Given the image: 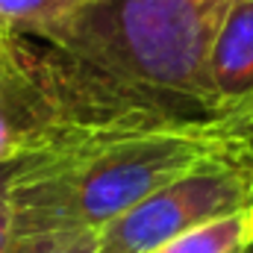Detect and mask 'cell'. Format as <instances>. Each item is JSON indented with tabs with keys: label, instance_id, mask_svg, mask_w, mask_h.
Returning <instances> with one entry per match:
<instances>
[{
	"label": "cell",
	"instance_id": "1",
	"mask_svg": "<svg viewBox=\"0 0 253 253\" xmlns=\"http://www.w3.org/2000/svg\"><path fill=\"white\" fill-rule=\"evenodd\" d=\"M227 3L85 0L42 42L80 80L156 124L215 126L206 56Z\"/></svg>",
	"mask_w": 253,
	"mask_h": 253
},
{
	"label": "cell",
	"instance_id": "2",
	"mask_svg": "<svg viewBox=\"0 0 253 253\" xmlns=\"http://www.w3.org/2000/svg\"><path fill=\"white\" fill-rule=\"evenodd\" d=\"M236 138L215 126L88 129L18 159L12 236L100 230Z\"/></svg>",
	"mask_w": 253,
	"mask_h": 253
},
{
	"label": "cell",
	"instance_id": "3",
	"mask_svg": "<svg viewBox=\"0 0 253 253\" xmlns=\"http://www.w3.org/2000/svg\"><path fill=\"white\" fill-rule=\"evenodd\" d=\"M150 124L91 91L47 44L12 36L0 65V165L39 153L74 132Z\"/></svg>",
	"mask_w": 253,
	"mask_h": 253
},
{
	"label": "cell",
	"instance_id": "4",
	"mask_svg": "<svg viewBox=\"0 0 253 253\" xmlns=\"http://www.w3.org/2000/svg\"><path fill=\"white\" fill-rule=\"evenodd\" d=\"M248 206H253V162L236 138L100 227V253H150L197 224Z\"/></svg>",
	"mask_w": 253,
	"mask_h": 253
},
{
	"label": "cell",
	"instance_id": "5",
	"mask_svg": "<svg viewBox=\"0 0 253 253\" xmlns=\"http://www.w3.org/2000/svg\"><path fill=\"white\" fill-rule=\"evenodd\" d=\"M209 118L230 138L253 129V0H230L206 56Z\"/></svg>",
	"mask_w": 253,
	"mask_h": 253
},
{
	"label": "cell",
	"instance_id": "6",
	"mask_svg": "<svg viewBox=\"0 0 253 253\" xmlns=\"http://www.w3.org/2000/svg\"><path fill=\"white\" fill-rule=\"evenodd\" d=\"M253 248V206L197 224L150 253H248Z\"/></svg>",
	"mask_w": 253,
	"mask_h": 253
},
{
	"label": "cell",
	"instance_id": "7",
	"mask_svg": "<svg viewBox=\"0 0 253 253\" xmlns=\"http://www.w3.org/2000/svg\"><path fill=\"white\" fill-rule=\"evenodd\" d=\"M85 0H0V30L21 39H47Z\"/></svg>",
	"mask_w": 253,
	"mask_h": 253
},
{
	"label": "cell",
	"instance_id": "8",
	"mask_svg": "<svg viewBox=\"0 0 253 253\" xmlns=\"http://www.w3.org/2000/svg\"><path fill=\"white\" fill-rule=\"evenodd\" d=\"M6 253H100L94 230H59L36 236H12Z\"/></svg>",
	"mask_w": 253,
	"mask_h": 253
},
{
	"label": "cell",
	"instance_id": "9",
	"mask_svg": "<svg viewBox=\"0 0 253 253\" xmlns=\"http://www.w3.org/2000/svg\"><path fill=\"white\" fill-rule=\"evenodd\" d=\"M15 165H18V162L0 165V253H6L9 245H12V203H9V186H12Z\"/></svg>",
	"mask_w": 253,
	"mask_h": 253
},
{
	"label": "cell",
	"instance_id": "10",
	"mask_svg": "<svg viewBox=\"0 0 253 253\" xmlns=\"http://www.w3.org/2000/svg\"><path fill=\"white\" fill-rule=\"evenodd\" d=\"M239 144H242V150H245V153L251 156V162H253V129H248V132H245V135L239 138Z\"/></svg>",
	"mask_w": 253,
	"mask_h": 253
},
{
	"label": "cell",
	"instance_id": "11",
	"mask_svg": "<svg viewBox=\"0 0 253 253\" xmlns=\"http://www.w3.org/2000/svg\"><path fill=\"white\" fill-rule=\"evenodd\" d=\"M9 44H12V36L0 30V65H3V59H6V53H9Z\"/></svg>",
	"mask_w": 253,
	"mask_h": 253
},
{
	"label": "cell",
	"instance_id": "12",
	"mask_svg": "<svg viewBox=\"0 0 253 253\" xmlns=\"http://www.w3.org/2000/svg\"><path fill=\"white\" fill-rule=\"evenodd\" d=\"M248 253H253V248H251V251H248Z\"/></svg>",
	"mask_w": 253,
	"mask_h": 253
}]
</instances>
